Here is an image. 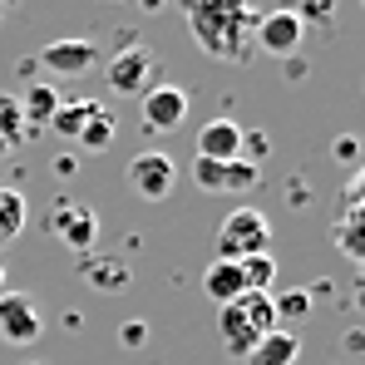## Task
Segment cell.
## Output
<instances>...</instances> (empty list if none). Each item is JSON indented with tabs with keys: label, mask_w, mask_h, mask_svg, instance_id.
Listing matches in <instances>:
<instances>
[{
	"label": "cell",
	"mask_w": 365,
	"mask_h": 365,
	"mask_svg": "<svg viewBox=\"0 0 365 365\" xmlns=\"http://www.w3.org/2000/svg\"><path fill=\"white\" fill-rule=\"evenodd\" d=\"M217 331H222V351L232 361H247V351L277 331V316H272V292H242L237 302L217 306Z\"/></svg>",
	"instance_id": "cell-2"
},
{
	"label": "cell",
	"mask_w": 365,
	"mask_h": 365,
	"mask_svg": "<svg viewBox=\"0 0 365 365\" xmlns=\"http://www.w3.org/2000/svg\"><path fill=\"white\" fill-rule=\"evenodd\" d=\"M202 292H207V297H212L217 306L237 302V297L247 292V282H242V267H237V262H222V257H217V262H212V267L202 272Z\"/></svg>",
	"instance_id": "cell-13"
},
{
	"label": "cell",
	"mask_w": 365,
	"mask_h": 365,
	"mask_svg": "<svg viewBox=\"0 0 365 365\" xmlns=\"http://www.w3.org/2000/svg\"><path fill=\"white\" fill-rule=\"evenodd\" d=\"M35 64L50 69V74H60V79H79V74H89L99 64V50H94V40H50L35 55Z\"/></svg>",
	"instance_id": "cell-9"
},
{
	"label": "cell",
	"mask_w": 365,
	"mask_h": 365,
	"mask_svg": "<svg viewBox=\"0 0 365 365\" xmlns=\"http://www.w3.org/2000/svg\"><path fill=\"white\" fill-rule=\"evenodd\" d=\"M20 227H25V197L15 187H0V247L15 242Z\"/></svg>",
	"instance_id": "cell-20"
},
{
	"label": "cell",
	"mask_w": 365,
	"mask_h": 365,
	"mask_svg": "<svg viewBox=\"0 0 365 365\" xmlns=\"http://www.w3.org/2000/svg\"><path fill=\"white\" fill-rule=\"evenodd\" d=\"M5 292H10V277H5V267H0V297H5Z\"/></svg>",
	"instance_id": "cell-28"
},
{
	"label": "cell",
	"mask_w": 365,
	"mask_h": 365,
	"mask_svg": "<svg viewBox=\"0 0 365 365\" xmlns=\"http://www.w3.org/2000/svg\"><path fill=\"white\" fill-rule=\"evenodd\" d=\"M197 158H217V163L242 158V128L232 119H207L197 128Z\"/></svg>",
	"instance_id": "cell-11"
},
{
	"label": "cell",
	"mask_w": 365,
	"mask_h": 365,
	"mask_svg": "<svg viewBox=\"0 0 365 365\" xmlns=\"http://www.w3.org/2000/svg\"><path fill=\"white\" fill-rule=\"evenodd\" d=\"M192 182L202 192H222V163L217 158H192Z\"/></svg>",
	"instance_id": "cell-23"
},
{
	"label": "cell",
	"mask_w": 365,
	"mask_h": 365,
	"mask_svg": "<svg viewBox=\"0 0 365 365\" xmlns=\"http://www.w3.org/2000/svg\"><path fill=\"white\" fill-rule=\"evenodd\" d=\"M138 119L148 133H173L187 119V89L182 84H148L138 94Z\"/></svg>",
	"instance_id": "cell-6"
},
{
	"label": "cell",
	"mask_w": 365,
	"mask_h": 365,
	"mask_svg": "<svg viewBox=\"0 0 365 365\" xmlns=\"http://www.w3.org/2000/svg\"><path fill=\"white\" fill-rule=\"evenodd\" d=\"M182 15H187V30H192L202 55L227 60V64L247 60L252 30H257V10L247 0H192Z\"/></svg>",
	"instance_id": "cell-1"
},
{
	"label": "cell",
	"mask_w": 365,
	"mask_h": 365,
	"mask_svg": "<svg viewBox=\"0 0 365 365\" xmlns=\"http://www.w3.org/2000/svg\"><path fill=\"white\" fill-rule=\"evenodd\" d=\"M242 148H252V158H247V163H257V158H267V153H272V138H267L262 128H252V133L242 128Z\"/></svg>",
	"instance_id": "cell-25"
},
{
	"label": "cell",
	"mask_w": 365,
	"mask_h": 365,
	"mask_svg": "<svg viewBox=\"0 0 365 365\" xmlns=\"http://www.w3.org/2000/svg\"><path fill=\"white\" fill-rule=\"evenodd\" d=\"M114 133H119V128H114V114H109V109H99L94 119L79 128V143H84L89 153H104V148L114 143Z\"/></svg>",
	"instance_id": "cell-21"
},
{
	"label": "cell",
	"mask_w": 365,
	"mask_h": 365,
	"mask_svg": "<svg viewBox=\"0 0 365 365\" xmlns=\"http://www.w3.org/2000/svg\"><path fill=\"white\" fill-rule=\"evenodd\" d=\"M15 104H20V119H25V128H45L50 123V114L60 109V89H50V84H30L25 94H15Z\"/></svg>",
	"instance_id": "cell-14"
},
{
	"label": "cell",
	"mask_w": 365,
	"mask_h": 365,
	"mask_svg": "<svg viewBox=\"0 0 365 365\" xmlns=\"http://www.w3.org/2000/svg\"><path fill=\"white\" fill-rule=\"evenodd\" d=\"M99 109H104V104H94V99H69V104H60V109L50 114L45 128H50V133H60V138H79V128L94 119Z\"/></svg>",
	"instance_id": "cell-15"
},
{
	"label": "cell",
	"mask_w": 365,
	"mask_h": 365,
	"mask_svg": "<svg viewBox=\"0 0 365 365\" xmlns=\"http://www.w3.org/2000/svg\"><path fill=\"white\" fill-rule=\"evenodd\" d=\"M237 267H242L247 292H272V287H277V257H272V252H252Z\"/></svg>",
	"instance_id": "cell-17"
},
{
	"label": "cell",
	"mask_w": 365,
	"mask_h": 365,
	"mask_svg": "<svg viewBox=\"0 0 365 365\" xmlns=\"http://www.w3.org/2000/svg\"><path fill=\"white\" fill-rule=\"evenodd\" d=\"M272 316H277V326H297L311 316V287H287V292H277L272 297Z\"/></svg>",
	"instance_id": "cell-16"
},
{
	"label": "cell",
	"mask_w": 365,
	"mask_h": 365,
	"mask_svg": "<svg viewBox=\"0 0 365 365\" xmlns=\"http://www.w3.org/2000/svg\"><path fill=\"white\" fill-rule=\"evenodd\" d=\"M123 178H128V187H133L143 202H163V197L173 192V182H178V163H173L168 153H158V148H143L138 158H128Z\"/></svg>",
	"instance_id": "cell-4"
},
{
	"label": "cell",
	"mask_w": 365,
	"mask_h": 365,
	"mask_svg": "<svg viewBox=\"0 0 365 365\" xmlns=\"http://www.w3.org/2000/svg\"><path fill=\"white\" fill-rule=\"evenodd\" d=\"M119 341H123V346H133V351H138V346L148 341V326H143V321H123V326H119Z\"/></svg>",
	"instance_id": "cell-26"
},
{
	"label": "cell",
	"mask_w": 365,
	"mask_h": 365,
	"mask_svg": "<svg viewBox=\"0 0 365 365\" xmlns=\"http://www.w3.org/2000/svg\"><path fill=\"white\" fill-rule=\"evenodd\" d=\"M5 5H20V0H5Z\"/></svg>",
	"instance_id": "cell-30"
},
{
	"label": "cell",
	"mask_w": 365,
	"mask_h": 365,
	"mask_svg": "<svg viewBox=\"0 0 365 365\" xmlns=\"http://www.w3.org/2000/svg\"><path fill=\"white\" fill-rule=\"evenodd\" d=\"M331 158H341V163L356 173V163H361V138H356V133H341V138L331 143Z\"/></svg>",
	"instance_id": "cell-24"
},
{
	"label": "cell",
	"mask_w": 365,
	"mask_h": 365,
	"mask_svg": "<svg viewBox=\"0 0 365 365\" xmlns=\"http://www.w3.org/2000/svg\"><path fill=\"white\" fill-rule=\"evenodd\" d=\"M50 232H55L69 252H94L99 217H94V207H84V202H69V197H64L60 207L50 212Z\"/></svg>",
	"instance_id": "cell-8"
},
{
	"label": "cell",
	"mask_w": 365,
	"mask_h": 365,
	"mask_svg": "<svg viewBox=\"0 0 365 365\" xmlns=\"http://www.w3.org/2000/svg\"><path fill=\"white\" fill-rule=\"evenodd\" d=\"M104 79H109V94H143L153 84V50L148 45H123L109 60Z\"/></svg>",
	"instance_id": "cell-7"
},
{
	"label": "cell",
	"mask_w": 365,
	"mask_h": 365,
	"mask_svg": "<svg viewBox=\"0 0 365 365\" xmlns=\"http://www.w3.org/2000/svg\"><path fill=\"white\" fill-rule=\"evenodd\" d=\"M212 247H217L222 262H242V257H252V252H267V247H272V222H267L257 207H237V212L222 217Z\"/></svg>",
	"instance_id": "cell-3"
},
{
	"label": "cell",
	"mask_w": 365,
	"mask_h": 365,
	"mask_svg": "<svg viewBox=\"0 0 365 365\" xmlns=\"http://www.w3.org/2000/svg\"><path fill=\"white\" fill-rule=\"evenodd\" d=\"M74 168H79L74 153H60V158H55V173H60V178H74Z\"/></svg>",
	"instance_id": "cell-27"
},
{
	"label": "cell",
	"mask_w": 365,
	"mask_h": 365,
	"mask_svg": "<svg viewBox=\"0 0 365 365\" xmlns=\"http://www.w3.org/2000/svg\"><path fill=\"white\" fill-rule=\"evenodd\" d=\"M302 361V336L297 331H267L252 351H247V361L242 365H297Z\"/></svg>",
	"instance_id": "cell-12"
},
{
	"label": "cell",
	"mask_w": 365,
	"mask_h": 365,
	"mask_svg": "<svg viewBox=\"0 0 365 365\" xmlns=\"http://www.w3.org/2000/svg\"><path fill=\"white\" fill-rule=\"evenodd\" d=\"M84 277H89V282H94L99 292H109V297L128 287V267H123V262H114V257H89Z\"/></svg>",
	"instance_id": "cell-19"
},
{
	"label": "cell",
	"mask_w": 365,
	"mask_h": 365,
	"mask_svg": "<svg viewBox=\"0 0 365 365\" xmlns=\"http://www.w3.org/2000/svg\"><path fill=\"white\" fill-rule=\"evenodd\" d=\"M30 133H25V119H20V104H15V94H0V158L10 153V148H20Z\"/></svg>",
	"instance_id": "cell-18"
},
{
	"label": "cell",
	"mask_w": 365,
	"mask_h": 365,
	"mask_svg": "<svg viewBox=\"0 0 365 365\" xmlns=\"http://www.w3.org/2000/svg\"><path fill=\"white\" fill-rule=\"evenodd\" d=\"M25 365H45V361H25Z\"/></svg>",
	"instance_id": "cell-29"
},
{
	"label": "cell",
	"mask_w": 365,
	"mask_h": 365,
	"mask_svg": "<svg viewBox=\"0 0 365 365\" xmlns=\"http://www.w3.org/2000/svg\"><path fill=\"white\" fill-rule=\"evenodd\" d=\"M119 5H123V0H119Z\"/></svg>",
	"instance_id": "cell-32"
},
{
	"label": "cell",
	"mask_w": 365,
	"mask_h": 365,
	"mask_svg": "<svg viewBox=\"0 0 365 365\" xmlns=\"http://www.w3.org/2000/svg\"><path fill=\"white\" fill-rule=\"evenodd\" d=\"M257 182H262V168H257V163H247V158L222 163V192H247V187H257Z\"/></svg>",
	"instance_id": "cell-22"
},
{
	"label": "cell",
	"mask_w": 365,
	"mask_h": 365,
	"mask_svg": "<svg viewBox=\"0 0 365 365\" xmlns=\"http://www.w3.org/2000/svg\"><path fill=\"white\" fill-rule=\"evenodd\" d=\"M40 331H45V321H40V311H35V302L25 292H5L0 297V341L30 346Z\"/></svg>",
	"instance_id": "cell-10"
},
{
	"label": "cell",
	"mask_w": 365,
	"mask_h": 365,
	"mask_svg": "<svg viewBox=\"0 0 365 365\" xmlns=\"http://www.w3.org/2000/svg\"><path fill=\"white\" fill-rule=\"evenodd\" d=\"M302 35H306V25L297 20L292 5H277V10L257 15V30H252L257 50H262V55H277V60H292V55L302 50Z\"/></svg>",
	"instance_id": "cell-5"
},
{
	"label": "cell",
	"mask_w": 365,
	"mask_h": 365,
	"mask_svg": "<svg viewBox=\"0 0 365 365\" xmlns=\"http://www.w3.org/2000/svg\"><path fill=\"white\" fill-rule=\"evenodd\" d=\"M292 5H302V0H292Z\"/></svg>",
	"instance_id": "cell-31"
}]
</instances>
